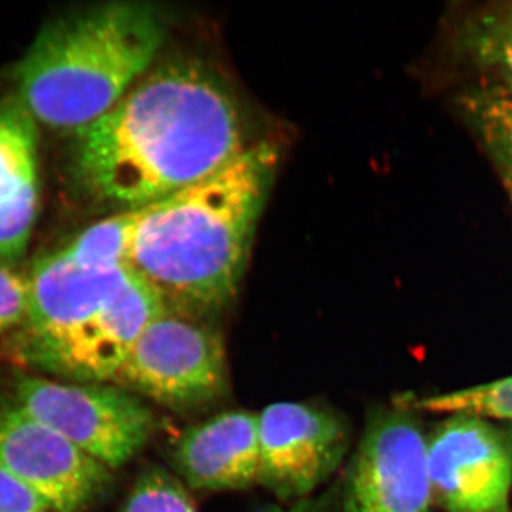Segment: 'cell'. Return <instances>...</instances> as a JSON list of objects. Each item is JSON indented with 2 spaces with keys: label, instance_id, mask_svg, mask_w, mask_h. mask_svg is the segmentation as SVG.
Here are the masks:
<instances>
[{
  "label": "cell",
  "instance_id": "6da1fadb",
  "mask_svg": "<svg viewBox=\"0 0 512 512\" xmlns=\"http://www.w3.org/2000/svg\"><path fill=\"white\" fill-rule=\"evenodd\" d=\"M247 147L228 84L201 60L173 57L74 130L72 175L92 200L136 211L217 173Z\"/></svg>",
  "mask_w": 512,
  "mask_h": 512
},
{
  "label": "cell",
  "instance_id": "7a4b0ae2",
  "mask_svg": "<svg viewBox=\"0 0 512 512\" xmlns=\"http://www.w3.org/2000/svg\"><path fill=\"white\" fill-rule=\"evenodd\" d=\"M278 154L248 146L231 163L136 210L128 266L165 308L201 316L237 295Z\"/></svg>",
  "mask_w": 512,
  "mask_h": 512
},
{
  "label": "cell",
  "instance_id": "3957f363",
  "mask_svg": "<svg viewBox=\"0 0 512 512\" xmlns=\"http://www.w3.org/2000/svg\"><path fill=\"white\" fill-rule=\"evenodd\" d=\"M164 37L160 12L146 3L111 2L60 16L20 63L19 103L47 126H87L150 70Z\"/></svg>",
  "mask_w": 512,
  "mask_h": 512
},
{
  "label": "cell",
  "instance_id": "277c9868",
  "mask_svg": "<svg viewBox=\"0 0 512 512\" xmlns=\"http://www.w3.org/2000/svg\"><path fill=\"white\" fill-rule=\"evenodd\" d=\"M111 383L174 409L214 402L228 387L224 340L197 316L164 308Z\"/></svg>",
  "mask_w": 512,
  "mask_h": 512
},
{
  "label": "cell",
  "instance_id": "5b68a950",
  "mask_svg": "<svg viewBox=\"0 0 512 512\" xmlns=\"http://www.w3.org/2000/svg\"><path fill=\"white\" fill-rule=\"evenodd\" d=\"M12 397L30 416L109 468L136 456L156 424L146 403L121 387L22 376L13 384Z\"/></svg>",
  "mask_w": 512,
  "mask_h": 512
},
{
  "label": "cell",
  "instance_id": "8992f818",
  "mask_svg": "<svg viewBox=\"0 0 512 512\" xmlns=\"http://www.w3.org/2000/svg\"><path fill=\"white\" fill-rule=\"evenodd\" d=\"M130 274L128 265H87L64 249L37 259L28 275V313L9 338L8 355L16 363L36 369L103 311Z\"/></svg>",
  "mask_w": 512,
  "mask_h": 512
},
{
  "label": "cell",
  "instance_id": "52a82bcc",
  "mask_svg": "<svg viewBox=\"0 0 512 512\" xmlns=\"http://www.w3.org/2000/svg\"><path fill=\"white\" fill-rule=\"evenodd\" d=\"M427 439L407 410H384L367 424L346 476V512H430Z\"/></svg>",
  "mask_w": 512,
  "mask_h": 512
},
{
  "label": "cell",
  "instance_id": "ba28073f",
  "mask_svg": "<svg viewBox=\"0 0 512 512\" xmlns=\"http://www.w3.org/2000/svg\"><path fill=\"white\" fill-rule=\"evenodd\" d=\"M0 466L53 512L84 510L111 480L109 467L5 396H0Z\"/></svg>",
  "mask_w": 512,
  "mask_h": 512
},
{
  "label": "cell",
  "instance_id": "9c48e42d",
  "mask_svg": "<svg viewBox=\"0 0 512 512\" xmlns=\"http://www.w3.org/2000/svg\"><path fill=\"white\" fill-rule=\"evenodd\" d=\"M431 493L448 512H507L510 441L493 424L453 414L427 439Z\"/></svg>",
  "mask_w": 512,
  "mask_h": 512
},
{
  "label": "cell",
  "instance_id": "30bf717a",
  "mask_svg": "<svg viewBox=\"0 0 512 512\" xmlns=\"http://www.w3.org/2000/svg\"><path fill=\"white\" fill-rule=\"evenodd\" d=\"M259 478L279 498H305L340 466L349 447L345 421L311 403L281 402L258 414Z\"/></svg>",
  "mask_w": 512,
  "mask_h": 512
},
{
  "label": "cell",
  "instance_id": "8fae6325",
  "mask_svg": "<svg viewBox=\"0 0 512 512\" xmlns=\"http://www.w3.org/2000/svg\"><path fill=\"white\" fill-rule=\"evenodd\" d=\"M165 308L160 296L131 269L103 311L77 330L36 370L79 383L113 382L143 330Z\"/></svg>",
  "mask_w": 512,
  "mask_h": 512
},
{
  "label": "cell",
  "instance_id": "7c38bea8",
  "mask_svg": "<svg viewBox=\"0 0 512 512\" xmlns=\"http://www.w3.org/2000/svg\"><path fill=\"white\" fill-rule=\"evenodd\" d=\"M174 464L195 490H245L258 483V414L235 410L185 430Z\"/></svg>",
  "mask_w": 512,
  "mask_h": 512
},
{
  "label": "cell",
  "instance_id": "4fadbf2b",
  "mask_svg": "<svg viewBox=\"0 0 512 512\" xmlns=\"http://www.w3.org/2000/svg\"><path fill=\"white\" fill-rule=\"evenodd\" d=\"M36 120L22 104L0 106V262L15 264L28 248L35 224Z\"/></svg>",
  "mask_w": 512,
  "mask_h": 512
},
{
  "label": "cell",
  "instance_id": "5bb4252c",
  "mask_svg": "<svg viewBox=\"0 0 512 512\" xmlns=\"http://www.w3.org/2000/svg\"><path fill=\"white\" fill-rule=\"evenodd\" d=\"M458 59L512 82V2H493L464 12L451 30Z\"/></svg>",
  "mask_w": 512,
  "mask_h": 512
},
{
  "label": "cell",
  "instance_id": "9a60e30c",
  "mask_svg": "<svg viewBox=\"0 0 512 512\" xmlns=\"http://www.w3.org/2000/svg\"><path fill=\"white\" fill-rule=\"evenodd\" d=\"M458 106L512 202V82L491 76L461 94Z\"/></svg>",
  "mask_w": 512,
  "mask_h": 512
},
{
  "label": "cell",
  "instance_id": "2e32d148",
  "mask_svg": "<svg viewBox=\"0 0 512 512\" xmlns=\"http://www.w3.org/2000/svg\"><path fill=\"white\" fill-rule=\"evenodd\" d=\"M136 212L126 211L87 228L64 251L76 261L101 268L128 265Z\"/></svg>",
  "mask_w": 512,
  "mask_h": 512
},
{
  "label": "cell",
  "instance_id": "e0dca14e",
  "mask_svg": "<svg viewBox=\"0 0 512 512\" xmlns=\"http://www.w3.org/2000/svg\"><path fill=\"white\" fill-rule=\"evenodd\" d=\"M414 409L512 421V376L456 392L423 397L414 403Z\"/></svg>",
  "mask_w": 512,
  "mask_h": 512
},
{
  "label": "cell",
  "instance_id": "ac0fdd59",
  "mask_svg": "<svg viewBox=\"0 0 512 512\" xmlns=\"http://www.w3.org/2000/svg\"><path fill=\"white\" fill-rule=\"evenodd\" d=\"M121 512H197L180 481L161 468L138 478Z\"/></svg>",
  "mask_w": 512,
  "mask_h": 512
},
{
  "label": "cell",
  "instance_id": "d6986e66",
  "mask_svg": "<svg viewBox=\"0 0 512 512\" xmlns=\"http://www.w3.org/2000/svg\"><path fill=\"white\" fill-rule=\"evenodd\" d=\"M29 308L28 276L0 265V338L15 332L26 319Z\"/></svg>",
  "mask_w": 512,
  "mask_h": 512
},
{
  "label": "cell",
  "instance_id": "ffe728a7",
  "mask_svg": "<svg viewBox=\"0 0 512 512\" xmlns=\"http://www.w3.org/2000/svg\"><path fill=\"white\" fill-rule=\"evenodd\" d=\"M0 512H50L36 493L0 466Z\"/></svg>",
  "mask_w": 512,
  "mask_h": 512
},
{
  "label": "cell",
  "instance_id": "44dd1931",
  "mask_svg": "<svg viewBox=\"0 0 512 512\" xmlns=\"http://www.w3.org/2000/svg\"><path fill=\"white\" fill-rule=\"evenodd\" d=\"M258 512H319L318 508L315 507L312 503H309L308 500H301L298 504H293L291 507H268L264 508L262 511Z\"/></svg>",
  "mask_w": 512,
  "mask_h": 512
},
{
  "label": "cell",
  "instance_id": "7402d4cb",
  "mask_svg": "<svg viewBox=\"0 0 512 512\" xmlns=\"http://www.w3.org/2000/svg\"><path fill=\"white\" fill-rule=\"evenodd\" d=\"M507 439H508V441H510V446H511V450H512V427H511L510 431H508Z\"/></svg>",
  "mask_w": 512,
  "mask_h": 512
}]
</instances>
